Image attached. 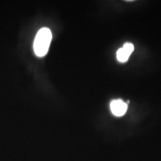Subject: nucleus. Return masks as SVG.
Segmentation results:
<instances>
[{
	"label": "nucleus",
	"mask_w": 161,
	"mask_h": 161,
	"mask_svg": "<svg viewBox=\"0 0 161 161\" xmlns=\"http://www.w3.org/2000/svg\"><path fill=\"white\" fill-rule=\"evenodd\" d=\"M128 109V105L122 100H113L110 103V110L116 116H122L124 115Z\"/></svg>",
	"instance_id": "obj_2"
},
{
	"label": "nucleus",
	"mask_w": 161,
	"mask_h": 161,
	"mask_svg": "<svg viewBox=\"0 0 161 161\" xmlns=\"http://www.w3.org/2000/svg\"><path fill=\"white\" fill-rule=\"evenodd\" d=\"M122 48L130 55L133 52L134 49L133 44H132L131 43H129V42H127L126 44H125Z\"/></svg>",
	"instance_id": "obj_4"
},
{
	"label": "nucleus",
	"mask_w": 161,
	"mask_h": 161,
	"mask_svg": "<svg viewBox=\"0 0 161 161\" xmlns=\"http://www.w3.org/2000/svg\"><path fill=\"white\" fill-rule=\"evenodd\" d=\"M52 39V32L48 28H43L38 32L34 42V50L37 56L42 57L46 54Z\"/></svg>",
	"instance_id": "obj_1"
},
{
	"label": "nucleus",
	"mask_w": 161,
	"mask_h": 161,
	"mask_svg": "<svg viewBox=\"0 0 161 161\" xmlns=\"http://www.w3.org/2000/svg\"><path fill=\"white\" fill-rule=\"evenodd\" d=\"M130 54H129L123 48H120L117 52V58L120 62H125L128 60Z\"/></svg>",
	"instance_id": "obj_3"
}]
</instances>
